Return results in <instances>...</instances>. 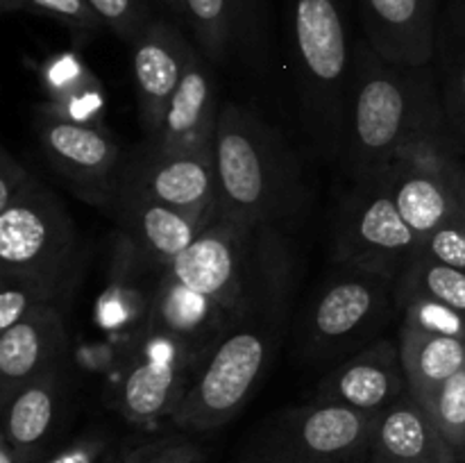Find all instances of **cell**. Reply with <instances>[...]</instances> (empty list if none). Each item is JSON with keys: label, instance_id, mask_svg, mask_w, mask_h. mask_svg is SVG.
<instances>
[{"label": "cell", "instance_id": "3957f363", "mask_svg": "<svg viewBox=\"0 0 465 463\" xmlns=\"http://www.w3.org/2000/svg\"><path fill=\"white\" fill-rule=\"evenodd\" d=\"M216 213L250 225H284L300 200L293 153L262 116L227 103L213 132Z\"/></svg>", "mask_w": 465, "mask_h": 463}, {"label": "cell", "instance_id": "5b68a950", "mask_svg": "<svg viewBox=\"0 0 465 463\" xmlns=\"http://www.w3.org/2000/svg\"><path fill=\"white\" fill-rule=\"evenodd\" d=\"M280 331L282 327L268 322H241L212 345L173 413V427L204 434L239 416L271 368Z\"/></svg>", "mask_w": 465, "mask_h": 463}, {"label": "cell", "instance_id": "f1b7e54d", "mask_svg": "<svg viewBox=\"0 0 465 463\" xmlns=\"http://www.w3.org/2000/svg\"><path fill=\"white\" fill-rule=\"evenodd\" d=\"M418 399L431 413L443 438L457 454L459 463H465V368L430 395Z\"/></svg>", "mask_w": 465, "mask_h": 463}, {"label": "cell", "instance_id": "836d02e7", "mask_svg": "<svg viewBox=\"0 0 465 463\" xmlns=\"http://www.w3.org/2000/svg\"><path fill=\"white\" fill-rule=\"evenodd\" d=\"M86 3L98 14L104 27H109L127 44H132L139 32L153 21L145 0H86Z\"/></svg>", "mask_w": 465, "mask_h": 463}, {"label": "cell", "instance_id": "b9f144b4", "mask_svg": "<svg viewBox=\"0 0 465 463\" xmlns=\"http://www.w3.org/2000/svg\"><path fill=\"white\" fill-rule=\"evenodd\" d=\"M461 136H463V139H465V130H463V134H461Z\"/></svg>", "mask_w": 465, "mask_h": 463}, {"label": "cell", "instance_id": "484cf974", "mask_svg": "<svg viewBox=\"0 0 465 463\" xmlns=\"http://www.w3.org/2000/svg\"><path fill=\"white\" fill-rule=\"evenodd\" d=\"M395 295H422L465 316V271L420 252L395 280Z\"/></svg>", "mask_w": 465, "mask_h": 463}, {"label": "cell", "instance_id": "d590c367", "mask_svg": "<svg viewBox=\"0 0 465 463\" xmlns=\"http://www.w3.org/2000/svg\"><path fill=\"white\" fill-rule=\"evenodd\" d=\"M236 23V44L252 59L262 53L263 0H232Z\"/></svg>", "mask_w": 465, "mask_h": 463}, {"label": "cell", "instance_id": "1f68e13d", "mask_svg": "<svg viewBox=\"0 0 465 463\" xmlns=\"http://www.w3.org/2000/svg\"><path fill=\"white\" fill-rule=\"evenodd\" d=\"M123 452L125 449H121L112 431L89 429L54 452L45 454L39 463H118Z\"/></svg>", "mask_w": 465, "mask_h": 463}, {"label": "cell", "instance_id": "277c9868", "mask_svg": "<svg viewBox=\"0 0 465 463\" xmlns=\"http://www.w3.org/2000/svg\"><path fill=\"white\" fill-rule=\"evenodd\" d=\"M291 50L307 125L327 153L343 145L354 50L345 0H289Z\"/></svg>", "mask_w": 465, "mask_h": 463}, {"label": "cell", "instance_id": "cb8c5ba5", "mask_svg": "<svg viewBox=\"0 0 465 463\" xmlns=\"http://www.w3.org/2000/svg\"><path fill=\"white\" fill-rule=\"evenodd\" d=\"M400 354L409 377V390L425 398L465 368V340L430 334L416 327H400Z\"/></svg>", "mask_w": 465, "mask_h": 463}, {"label": "cell", "instance_id": "8992f818", "mask_svg": "<svg viewBox=\"0 0 465 463\" xmlns=\"http://www.w3.org/2000/svg\"><path fill=\"white\" fill-rule=\"evenodd\" d=\"M375 418L318 399L284 409L259 427L236 463H354L371 452Z\"/></svg>", "mask_w": 465, "mask_h": 463}, {"label": "cell", "instance_id": "e575fe53", "mask_svg": "<svg viewBox=\"0 0 465 463\" xmlns=\"http://www.w3.org/2000/svg\"><path fill=\"white\" fill-rule=\"evenodd\" d=\"M420 252L425 257L445 263V266L463 268L465 271V204L459 216H454L452 221L445 222L443 227L431 232L422 241Z\"/></svg>", "mask_w": 465, "mask_h": 463}, {"label": "cell", "instance_id": "9a60e30c", "mask_svg": "<svg viewBox=\"0 0 465 463\" xmlns=\"http://www.w3.org/2000/svg\"><path fill=\"white\" fill-rule=\"evenodd\" d=\"M130 45L139 118L148 139L157 134L195 48L173 23L162 18H153Z\"/></svg>", "mask_w": 465, "mask_h": 463}, {"label": "cell", "instance_id": "d6986e66", "mask_svg": "<svg viewBox=\"0 0 465 463\" xmlns=\"http://www.w3.org/2000/svg\"><path fill=\"white\" fill-rule=\"evenodd\" d=\"M236 325L239 322L221 302L186 286L168 268L157 277L145 334L173 336L207 352Z\"/></svg>", "mask_w": 465, "mask_h": 463}, {"label": "cell", "instance_id": "4fadbf2b", "mask_svg": "<svg viewBox=\"0 0 465 463\" xmlns=\"http://www.w3.org/2000/svg\"><path fill=\"white\" fill-rule=\"evenodd\" d=\"M121 180L195 221L209 222L216 213L213 145L195 150H159L143 141L125 159Z\"/></svg>", "mask_w": 465, "mask_h": 463}, {"label": "cell", "instance_id": "ffe728a7", "mask_svg": "<svg viewBox=\"0 0 465 463\" xmlns=\"http://www.w3.org/2000/svg\"><path fill=\"white\" fill-rule=\"evenodd\" d=\"M150 268L159 271L136 250V245L118 232L109 259V277L95 307V322L112 336L143 339L148 330L154 286L145 284Z\"/></svg>", "mask_w": 465, "mask_h": 463}, {"label": "cell", "instance_id": "603a6c76", "mask_svg": "<svg viewBox=\"0 0 465 463\" xmlns=\"http://www.w3.org/2000/svg\"><path fill=\"white\" fill-rule=\"evenodd\" d=\"M218 104L213 100L212 75L203 53L195 48L180 86L168 103L157 134L145 143L159 150H195L212 145L218 123Z\"/></svg>", "mask_w": 465, "mask_h": 463}, {"label": "cell", "instance_id": "44dd1931", "mask_svg": "<svg viewBox=\"0 0 465 463\" xmlns=\"http://www.w3.org/2000/svg\"><path fill=\"white\" fill-rule=\"evenodd\" d=\"M68 336L62 307H44L0 331V402L35 377L64 363Z\"/></svg>", "mask_w": 465, "mask_h": 463}, {"label": "cell", "instance_id": "ba28073f", "mask_svg": "<svg viewBox=\"0 0 465 463\" xmlns=\"http://www.w3.org/2000/svg\"><path fill=\"white\" fill-rule=\"evenodd\" d=\"M77 227L62 200L35 177L0 212V272L71 281L77 271Z\"/></svg>", "mask_w": 465, "mask_h": 463}, {"label": "cell", "instance_id": "ab89813d", "mask_svg": "<svg viewBox=\"0 0 465 463\" xmlns=\"http://www.w3.org/2000/svg\"><path fill=\"white\" fill-rule=\"evenodd\" d=\"M461 189H463V204H465V171L461 168Z\"/></svg>", "mask_w": 465, "mask_h": 463}, {"label": "cell", "instance_id": "5bb4252c", "mask_svg": "<svg viewBox=\"0 0 465 463\" xmlns=\"http://www.w3.org/2000/svg\"><path fill=\"white\" fill-rule=\"evenodd\" d=\"M407 393L409 377L400 343L380 339L345 357L334 370L327 372L313 399L377 416Z\"/></svg>", "mask_w": 465, "mask_h": 463}, {"label": "cell", "instance_id": "ac0fdd59", "mask_svg": "<svg viewBox=\"0 0 465 463\" xmlns=\"http://www.w3.org/2000/svg\"><path fill=\"white\" fill-rule=\"evenodd\" d=\"M68 372L57 363L3 399V431L0 434L30 463H39L48 452L68 399Z\"/></svg>", "mask_w": 465, "mask_h": 463}, {"label": "cell", "instance_id": "6da1fadb", "mask_svg": "<svg viewBox=\"0 0 465 463\" xmlns=\"http://www.w3.org/2000/svg\"><path fill=\"white\" fill-rule=\"evenodd\" d=\"M445 123L431 66H400L381 57L368 41L354 45L341 145L354 184L384 175L409 150L450 145Z\"/></svg>", "mask_w": 465, "mask_h": 463}, {"label": "cell", "instance_id": "d6a6232c", "mask_svg": "<svg viewBox=\"0 0 465 463\" xmlns=\"http://www.w3.org/2000/svg\"><path fill=\"white\" fill-rule=\"evenodd\" d=\"M118 463H207V452L189 436H163L125 449Z\"/></svg>", "mask_w": 465, "mask_h": 463}, {"label": "cell", "instance_id": "f546056e", "mask_svg": "<svg viewBox=\"0 0 465 463\" xmlns=\"http://www.w3.org/2000/svg\"><path fill=\"white\" fill-rule=\"evenodd\" d=\"M395 302L402 311V325L465 340V316L454 309L422 295H395Z\"/></svg>", "mask_w": 465, "mask_h": 463}, {"label": "cell", "instance_id": "4316f807", "mask_svg": "<svg viewBox=\"0 0 465 463\" xmlns=\"http://www.w3.org/2000/svg\"><path fill=\"white\" fill-rule=\"evenodd\" d=\"M68 289L71 281L0 272V331L9 330L39 309L59 304Z\"/></svg>", "mask_w": 465, "mask_h": 463}, {"label": "cell", "instance_id": "7a4b0ae2", "mask_svg": "<svg viewBox=\"0 0 465 463\" xmlns=\"http://www.w3.org/2000/svg\"><path fill=\"white\" fill-rule=\"evenodd\" d=\"M168 271L221 302L239 325L282 327L293 295L295 250L284 225H250L213 213Z\"/></svg>", "mask_w": 465, "mask_h": 463}, {"label": "cell", "instance_id": "d4e9b609", "mask_svg": "<svg viewBox=\"0 0 465 463\" xmlns=\"http://www.w3.org/2000/svg\"><path fill=\"white\" fill-rule=\"evenodd\" d=\"M436 53L443 73V109L448 125L457 134L465 130V0L450 7L439 30Z\"/></svg>", "mask_w": 465, "mask_h": 463}, {"label": "cell", "instance_id": "f35d334b", "mask_svg": "<svg viewBox=\"0 0 465 463\" xmlns=\"http://www.w3.org/2000/svg\"><path fill=\"white\" fill-rule=\"evenodd\" d=\"M157 3L162 5V7L171 9V12L177 14V16L184 18V0H157Z\"/></svg>", "mask_w": 465, "mask_h": 463}, {"label": "cell", "instance_id": "8d00e7d4", "mask_svg": "<svg viewBox=\"0 0 465 463\" xmlns=\"http://www.w3.org/2000/svg\"><path fill=\"white\" fill-rule=\"evenodd\" d=\"M32 180L35 175L18 159H14L9 150H0V212L7 209Z\"/></svg>", "mask_w": 465, "mask_h": 463}, {"label": "cell", "instance_id": "60d3db41", "mask_svg": "<svg viewBox=\"0 0 465 463\" xmlns=\"http://www.w3.org/2000/svg\"><path fill=\"white\" fill-rule=\"evenodd\" d=\"M368 463H391V461H386V458H380V457H372Z\"/></svg>", "mask_w": 465, "mask_h": 463}, {"label": "cell", "instance_id": "74e56055", "mask_svg": "<svg viewBox=\"0 0 465 463\" xmlns=\"http://www.w3.org/2000/svg\"><path fill=\"white\" fill-rule=\"evenodd\" d=\"M0 463H30L3 434H0Z\"/></svg>", "mask_w": 465, "mask_h": 463}, {"label": "cell", "instance_id": "9c48e42d", "mask_svg": "<svg viewBox=\"0 0 465 463\" xmlns=\"http://www.w3.org/2000/svg\"><path fill=\"white\" fill-rule=\"evenodd\" d=\"M420 250V236L400 213L386 175L354 184L336 222V266L398 280Z\"/></svg>", "mask_w": 465, "mask_h": 463}, {"label": "cell", "instance_id": "7402d4cb", "mask_svg": "<svg viewBox=\"0 0 465 463\" xmlns=\"http://www.w3.org/2000/svg\"><path fill=\"white\" fill-rule=\"evenodd\" d=\"M371 454L391 463H459L431 413L411 390L377 413Z\"/></svg>", "mask_w": 465, "mask_h": 463}, {"label": "cell", "instance_id": "8fae6325", "mask_svg": "<svg viewBox=\"0 0 465 463\" xmlns=\"http://www.w3.org/2000/svg\"><path fill=\"white\" fill-rule=\"evenodd\" d=\"M203 354L173 336L143 334L118 389V413L136 427L171 420Z\"/></svg>", "mask_w": 465, "mask_h": 463}, {"label": "cell", "instance_id": "7c38bea8", "mask_svg": "<svg viewBox=\"0 0 465 463\" xmlns=\"http://www.w3.org/2000/svg\"><path fill=\"white\" fill-rule=\"evenodd\" d=\"M384 175L400 213L420 241L463 212L461 168L450 145L409 150Z\"/></svg>", "mask_w": 465, "mask_h": 463}, {"label": "cell", "instance_id": "52a82bcc", "mask_svg": "<svg viewBox=\"0 0 465 463\" xmlns=\"http://www.w3.org/2000/svg\"><path fill=\"white\" fill-rule=\"evenodd\" d=\"M395 302V280L339 266L302 318V348L312 361H327L372 343Z\"/></svg>", "mask_w": 465, "mask_h": 463}, {"label": "cell", "instance_id": "30bf717a", "mask_svg": "<svg viewBox=\"0 0 465 463\" xmlns=\"http://www.w3.org/2000/svg\"><path fill=\"white\" fill-rule=\"evenodd\" d=\"M35 130L50 166L77 198L107 212L125 166L116 136L100 123L75 118L59 107L41 109Z\"/></svg>", "mask_w": 465, "mask_h": 463}, {"label": "cell", "instance_id": "4dcf8cb0", "mask_svg": "<svg viewBox=\"0 0 465 463\" xmlns=\"http://www.w3.org/2000/svg\"><path fill=\"white\" fill-rule=\"evenodd\" d=\"M5 12H30L71 27L75 34H95L104 25L86 0H0Z\"/></svg>", "mask_w": 465, "mask_h": 463}, {"label": "cell", "instance_id": "e0dca14e", "mask_svg": "<svg viewBox=\"0 0 465 463\" xmlns=\"http://www.w3.org/2000/svg\"><path fill=\"white\" fill-rule=\"evenodd\" d=\"M366 41L400 66H430L439 39V0H359Z\"/></svg>", "mask_w": 465, "mask_h": 463}, {"label": "cell", "instance_id": "83f0119b", "mask_svg": "<svg viewBox=\"0 0 465 463\" xmlns=\"http://www.w3.org/2000/svg\"><path fill=\"white\" fill-rule=\"evenodd\" d=\"M184 21L193 30L204 59L225 62L236 44V23L232 0H184Z\"/></svg>", "mask_w": 465, "mask_h": 463}, {"label": "cell", "instance_id": "2e32d148", "mask_svg": "<svg viewBox=\"0 0 465 463\" xmlns=\"http://www.w3.org/2000/svg\"><path fill=\"white\" fill-rule=\"evenodd\" d=\"M107 213H112L118 222V232H123L159 271H166L207 225L159 202L125 180L118 182Z\"/></svg>", "mask_w": 465, "mask_h": 463}]
</instances>
